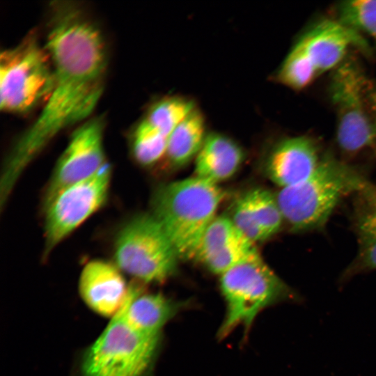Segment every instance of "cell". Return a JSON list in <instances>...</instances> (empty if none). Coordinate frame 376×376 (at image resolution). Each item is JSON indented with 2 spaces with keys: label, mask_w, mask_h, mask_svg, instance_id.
Returning a JSON list of instances; mask_svg holds the SVG:
<instances>
[{
  "label": "cell",
  "mask_w": 376,
  "mask_h": 376,
  "mask_svg": "<svg viewBox=\"0 0 376 376\" xmlns=\"http://www.w3.org/2000/svg\"><path fill=\"white\" fill-rule=\"evenodd\" d=\"M48 17L45 47L53 64L54 86L38 117L6 159L0 181L6 195L56 136L91 114L105 85L107 49L96 23L72 1L52 2Z\"/></svg>",
  "instance_id": "1"
},
{
  "label": "cell",
  "mask_w": 376,
  "mask_h": 376,
  "mask_svg": "<svg viewBox=\"0 0 376 376\" xmlns=\"http://www.w3.org/2000/svg\"><path fill=\"white\" fill-rule=\"evenodd\" d=\"M374 185L358 168L326 152L306 180L276 197L290 229L305 233L322 230L343 198Z\"/></svg>",
  "instance_id": "2"
},
{
  "label": "cell",
  "mask_w": 376,
  "mask_h": 376,
  "mask_svg": "<svg viewBox=\"0 0 376 376\" xmlns=\"http://www.w3.org/2000/svg\"><path fill=\"white\" fill-rule=\"evenodd\" d=\"M226 194L217 184L198 177L160 186L153 194L152 214L179 258H194L201 239Z\"/></svg>",
  "instance_id": "3"
},
{
  "label": "cell",
  "mask_w": 376,
  "mask_h": 376,
  "mask_svg": "<svg viewBox=\"0 0 376 376\" xmlns=\"http://www.w3.org/2000/svg\"><path fill=\"white\" fill-rule=\"evenodd\" d=\"M352 48L371 52L363 36L336 18H322L298 37L274 78L291 89L302 90L322 74L334 71Z\"/></svg>",
  "instance_id": "4"
},
{
  "label": "cell",
  "mask_w": 376,
  "mask_h": 376,
  "mask_svg": "<svg viewBox=\"0 0 376 376\" xmlns=\"http://www.w3.org/2000/svg\"><path fill=\"white\" fill-rule=\"evenodd\" d=\"M220 288L226 313L217 336L227 337L241 325L244 337L256 316L265 308L285 301H300L299 296L258 258L221 275Z\"/></svg>",
  "instance_id": "5"
},
{
  "label": "cell",
  "mask_w": 376,
  "mask_h": 376,
  "mask_svg": "<svg viewBox=\"0 0 376 376\" xmlns=\"http://www.w3.org/2000/svg\"><path fill=\"white\" fill-rule=\"evenodd\" d=\"M51 57L37 33H29L0 56V107L2 111L24 113L45 104L54 86Z\"/></svg>",
  "instance_id": "6"
},
{
  "label": "cell",
  "mask_w": 376,
  "mask_h": 376,
  "mask_svg": "<svg viewBox=\"0 0 376 376\" xmlns=\"http://www.w3.org/2000/svg\"><path fill=\"white\" fill-rule=\"evenodd\" d=\"M159 336L134 329L120 308L84 353L82 376H144L155 357Z\"/></svg>",
  "instance_id": "7"
},
{
  "label": "cell",
  "mask_w": 376,
  "mask_h": 376,
  "mask_svg": "<svg viewBox=\"0 0 376 376\" xmlns=\"http://www.w3.org/2000/svg\"><path fill=\"white\" fill-rule=\"evenodd\" d=\"M116 266L143 283H162L175 272L179 256L152 214H140L125 223L114 242Z\"/></svg>",
  "instance_id": "8"
},
{
  "label": "cell",
  "mask_w": 376,
  "mask_h": 376,
  "mask_svg": "<svg viewBox=\"0 0 376 376\" xmlns=\"http://www.w3.org/2000/svg\"><path fill=\"white\" fill-rule=\"evenodd\" d=\"M329 97L336 116V141L348 155L375 147V136L366 95L368 82L362 68L347 57L334 71Z\"/></svg>",
  "instance_id": "9"
},
{
  "label": "cell",
  "mask_w": 376,
  "mask_h": 376,
  "mask_svg": "<svg viewBox=\"0 0 376 376\" xmlns=\"http://www.w3.org/2000/svg\"><path fill=\"white\" fill-rule=\"evenodd\" d=\"M111 167L104 165L97 173L68 186L43 205L44 258L106 202Z\"/></svg>",
  "instance_id": "10"
},
{
  "label": "cell",
  "mask_w": 376,
  "mask_h": 376,
  "mask_svg": "<svg viewBox=\"0 0 376 376\" xmlns=\"http://www.w3.org/2000/svg\"><path fill=\"white\" fill-rule=\"evenodd\" d=\"M104 130L103 118L96 117L75 130L47 185L43 205L65 187L91 177L107 164Z\"/></svg>",
  "instance_id": "11"
},
{
  "label": "cell",
  "mask_w": 376,
  "mask_h": 376,
  "mask_svg": "<svg viewBox=\"0 0 376 376\" xmlns=\"http://www.w3.org/2000/svg\"><path fill=\"white\" fill-rule=\"evenodd\" d=\"M324 154L318 141L311 136L284 137L268 151L265 171L282 189L292 187L302 182L315 171Z\"/></svg>",
  "instance_id": "12"
},
{
  "label": "cell",
  "mask_w": 376,
  "mask_h": 376,
  "mask_svg": "<svg viewBox=\"0 0 376 376\" xmlns=\"http://www.w3.org/2000/svg\"><path fill=\"white\" fill-rule=\"evenodd\" d=\"M130 285L120 269L109 262L94 260L83 268L79 291L86 304L95 313L113 318L123 306Z\"/></svg>",
  "instance_id": "13"
},
{
  "label": "cell",
  "mask_w": 376,
  "mask_h": 376,
  "mask_svg": "<svg viewBox=\"0 0 376 376\" xmlns=\"http://www.w3.org/2000/svg\"><path fill=\"white\" fill-rule=\"evenodd\" d=\"M353 196L351 223L358 246L356 256L342 274L344 281L376 270V185Z\"/></svg>",
  "instance_id": "14"
},
{
  "label": "cell",
  "mask_w": 376,
  "mask_h": 376,
  "mask_svg": "<svg viewBox=\"0 0 376 376\" xmlns=\"http://www.w3.org/2000/svg\"><path fill=\"white\" fill-rule=\"evenodd\" d=\"M186 306L161 293L144 294L141 285L132 283L121 309L127 322L136 330L160 335L162 327Z\"/></svg>",
  "instance_id": "15"
},
{
  "label": "cell",
  "mask_w": 376,
  "mask_h": 376,
  "mask_svg": "<svg viewBox=\"0 0 376 376\" xmlns=\"http://www.w3.org/2000/svg\"><path fill=\"white\" fill-rule=\"evenodd\" d=\"M244 157L243 150L235 141L223 134L210 132L196 158V177L217 184L230 178Z\"/></svg>",
  "instance_id": "16"
},
{
  "label": "cell",
  "mask_w": 376,
  "mask_h": 376,
  "mask_svg": "<svg viewBox=\"0 0 376 376\" xmlns=\"http://www.w3.org/2000/svg\"><path fill=\"white\" fill-rule=\"evenodd\" d=\"M206 136L204 116L196 108L169 136L165 156L172 166H182L197 156Z\"/></svg>",
  "instance_id": "17"
},
{
  "label": "cell",
  "mask_w": 376,
  "mask_h": 376,
  "mask_svg": "<svg viewBox=\"0 0 376 376\" xmlns=\"http://www.w3.org/2000/svg\"><path fill=\"white\" fill-rule=\"evenodd\" d=\"M196 108L194 102L187 97L166 96L154 102L143 118L169 138L178 125Z\"/></svg>",
  "instance_id": "18"
},
{
  "label": "cell",
  "mask_w": 376,
  "mask_h": 376,
  "mask_svg": "<svg viewBox=\"0 0 376 376\" xmlns=\"http://www.w3.org/2000/svg\"><path fill=\"white\" fill-rule=\"evenodd\" d=\"M168 139L142 118L134 127L130 136L131 150L134 159L145 166L155 164L165 156Z\"/></svg>",
  "instance_id": "19"
},
{
  "label": "cell",
  "mask_w": 376,
  "mask_h": 376,
  "mask_svg": "<svg viewBox=\"0 0 376 376\" xmlns=\"http://www.w3.org/2000/svg\"><path fill=\"white\" fill-rule=\"evenodd\" d=\"M336 19L376 46V0H349L336 6ZM365 38V37H364Z\"/></svg>",
  "instance_id": "20"
},
{
  "label": "cell",
  "mask_w": 376,
  "mask_h": 376,
  "mask_svg": "<svg viewBox=\"0 0 376 376\" xmlns=\"http://www.w3.org/2000/svg\"><path fill=\"white\" fill-rule=\"evenodd\" d=\"M246 237L235 226L230 218L215 217L204 232L194 258L201 263L226 245Z\"/></svg>",
  "instance_id": "21"
},
{
  "label": "cell",
  "mask_w": 376,
  "mask_h": 376,
  "mask_svg": "<svg viewBox=\"0 0 376 376\" xmlns=\"http://www.w3.org/2000/svg\"><path fill=\"white\" fill-rule=\"evenodd\" d=\"M260 257L254 243L243 237L219 249L202 263L212 273L221 275L235 267Z\"/></svg>",
  "instance_id": "22"
},
{
  "label": "cell",
  "mask_w": 376,
  "mask_h": 376,
  "mask_svg": "<svg viewBox=\"0 0 376 376\" xmlns=\"http://www.w3.org/2000/svg\"><path fill=\"white\" fill-rule=\"evenodd\" d=\"M247 192L255 217L269 238L279 230L284 221L276 197L264 189Z\"/></svg>",
  "instance_id": "23"
},
{
  "label": "cell",
  "mask_w": 376,
  "mask_h": 376,
  "mask_svg": "<svg viewBox=\"0 0 376 376\" xmlns=\"http://www.w3.org/2000/svg\"><path fill=\"white\" fill-rule=\"evenodd\" d=\"M230 219L237 228L253 243L267 239L255 217L247 191L236 200Z\"/></svg>",
  "instance_id": "24"
},
{
  "label": "cell",
  "mask_w": 376,
  "mask_h": 376,
  "mask_svg": "<svg viewBox=\"0 0 376 376\" xmlns=\"http://www.w3.org/2000/svg\"><path fill=\"white\" fill-rule=\"evenodd\" d=\"M366 95L368 107L373 125V129L375 136V149L376 150V84L368 81L366 90Z\"/></svg>",
  "instance_id": "25"
}]
</instances>
